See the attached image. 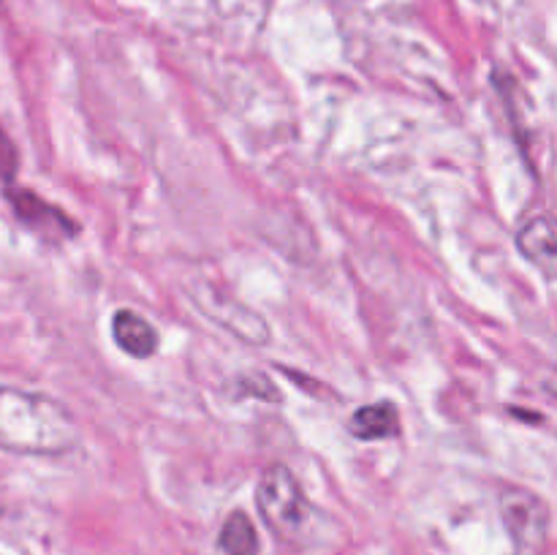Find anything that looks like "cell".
<instances>
[{"label": "cell", "instance_id": "obj_1", "mask_svg": "<svg viewBox=\"0 0 557 555\" xmlns=\"http://www.w3.org/2000/svg\"><path fill=\"white\" fill-rule=\"evenodd\" d=\"M79 444V428L63 403L38 392L0 386V449L58 457Z\"/></svg>", "mask_w": 557, "mask_h": 555}, {"label": "cell", "instance_id": "obj_2", "mask_svg": "<svg viewBox=\"0 0 557 555\" xmlns=\"http://www.w3.org/2000/svg\"><path fill=\"white\" fill-rule=\"evenodd\" d=\"M256 504L261 517L272 533H277L286 542H299L310 526V501L299 488L297 477L286 466L275 462L261 473L259 490H256Z\"/></svg>", "mask_w": 557, "mask_h": 555}, {"label": "cell", "instance_id": "obj_3", "mask_svg": "<svg viewBox=\"0 0 557 555\" xmlns=\"http://www.w3.org/2000/svg\"><path fill=\"white\" fill-rule=\"evenodd\" d=\"M500 517L509 531L515 555H544L549 539V506L542 495L522 488L500 493Z\"/></svg>", "mask_w": 557, "mask_h": 555}, {"label": "cell", "instance_id": "obj_4", "mask_svg": "<svg viewBox=\"0 0 557 555\" xmlns=\"http://www.w3.org/2000/svg\"><path fill=\"white\" fill-rule=\"evenodd\" d=\"M196 303L201 305V310H205L210 319H215L218 324L226 326L228 332L243 337L250 346H264V343L270 341V326H267V321L261 319L256 310H250L248 305L226 297L221 288H210V297L196 294Z\"/></svg>", "mask_w": 557, "mask_h": 555}, {"label": "cell", "instance_id": "obj_5", "mask_svg": "<svg viewBox=\"0 0 557 555\" xmlns=\"http://www.w3.org/2000/svg\"><path fill=\"white\" fill-rule=\"evenodd\" d=\"M5 199L14 207L16 218H20L27 229L44 234V237H74L76 234V223L71 221L63 210H58V207H52L49 201H44L41 196H36L33 190L11 188L5 190Z\"/></svg>", "mask_w": 557, "mask_h": 555}, {"label": "cell", "instance_id": "obj_6", "mask_svg": "<svg viewBox=\"0 0 557 555\" xmlns=\"http://www.w3.org/2000/svg\"><path fill=\"white\" fill-rule=\"evenodd\" d=\"M517 248L522 250L531 264H536L539 270L547 278L557 281V221L549 215H539L533 221H528L525 226L517 234Z\"/></svg>", "mask_w": 557, "mask_h": 555}, {"label": "cell", "instance_id": "obj_7", "mask_svg": "<svg viewBox=\"0 0 557 555\" xmlns=\"http://www.w3.org/2000/svg\"><path fill=\"white\" fill-rule=\"evenodd\" d=\"M112 337L125 354L136 359H147L158 351V332L145 316L136 310H117L112 319Z\"/></svg>", "mask_w": 557, "mask_h": 555}, {"label": "cell", "instance_id": "obj_8", "mask_svg": "<svg viewBox=\"0 0 557 555\" xmlns=\"http://www.w3.org/2000/svg\"><path fill=\"white\" fill-rule=\"evenodd\" d=\"M351 433L362 441H381L389 435L400 433V417L392 403H373V406H362L348 422Z\"/></svg>", "mask_w": 557, "mask_h": 555}, {"label": "cell", "instance_id": "obj_9", "mask_svg": "<svg viewBox=\"0 0 557 555\" xmlns=\"http://www.w3.org/2000/svg\"><path fill=\"white\" fill-rule=\"evenodd\" d=\"M223 555H259V533H256L253 520L245 511H232L221 528Z\"/></svg>", "mask_w": 557, "mask_h": 555}, {"label": "cell", "instance_id": "obj_10", "mask_svg": "<svg viewBox=\"0 0 557 555\" xmlns=\"http://www.w3.org/2000/svg\"><path fill=\"white\" fill-rule=\"evenodd\" d=\"M16 166H20V156H16L14 141L0 131V183H9L16 174Z\"/></svg>", "mask_w": 557, "mask_h": 555}]
</instances>
